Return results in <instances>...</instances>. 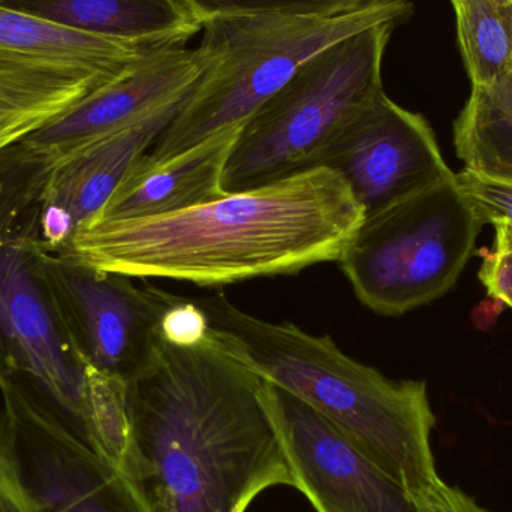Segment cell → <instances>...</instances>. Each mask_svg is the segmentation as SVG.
I'll return each instance as SVG.
<instances>
[{
	"mask_svg": "<svg viewBox=\"0 0 512 512\" xmlns=\"http://www.w3.org/2000/svg\"><path fill=\"white\" fill-rule=\"evenodd\" d=\"M129 477L152 512H246L271 487H294L267 381L215 334L156 333L129 382Z\"/></svg>",
	"mask_w": 512,
	"mask_h": 512,
	"instance_id": "6da1fadb",
	"label": "cell"
},
{
	"mask_svg": "<svg viewBox=\"0 0 512 512\" xmlns=\"http://www.w3.org/2000/svg\"><path fill=\"white\" fill-rule=\"evenodd\" d=\"M363 219L343 179L315 167L182 212L92 219L56 254L134 279L224 286L339 261Z\"/></svg>",
	"mask_w": 512,
	"mask_h": 512,
	"instance_id": "7a4b0ae2",
	"label": "cell"
},
{
	"mask_svg": "<svg viewBox=\"0 0 512 512\" xmlns=\"http://www.w3.org/2000/svg\"><path fill=\"white\" fill-rule=\"evenodd\" d=\"M216 339L264 381L294 394L345 433L408 495L438 478L426 382L393 381L330 336L249 315L215 294L195 298Z\"/></svg>",
	"mask_w": 512,
	"mask_h": 512,
	"instance_id": "3957f363",
	"label": "cell"
},
{
	"mask_svg": "<svg viewBox=\"0 0 512 512\" xmlns=\"http://www.w3.org/2000/svg\"><path fill=\"white\" fill-rule=\"evenodd\" d=\"M414 6L382 3L333 17L228 14L207 18L200 51L206 71L176 119L146 153L165 162L240 129L319 51L382 23L402 24Z\"/></svg>",
	"mask_w": 512,
	"mask_h": 512,
	"instance_id": "277c9868",
	"label": "cell"
},
{
	"mask_svg": "<svg viewBox=\"0 0 512 512\" xmlns=\"http://www.w3.org/2000/svg\"><path fill=\"white\" fill-rule=\"evenodd\" d=\"M397 26L376 24L307 60L240 129L222 191L239 194L310 170L342 120L384 90L382 62Z\"/></svg>",
	"mask_w": 512,
	"mask_h": 512,
	"instance_id": "5b68a950",
	"label": "cell"
},
{
	"mask_svg": "<svg viewBox=\"0 0 512 512\" xmlns=\"http://www.w3.org/2000/svg\"><path fill=\"white\" fill-rule=\"evenodd\" d=\"M481 228L453 174L364 216L337 262L364 306L402 315L456 283Z\"/></svg>",
	"mask_w": 512,
	"mask_h": 512,
	"instance_id": "8992f818",
	"label": "cell"
},
{
	"mask_svg": "<svg viewBox=\"0 0 512 512\" xmlns=\"http://www.w3.org/2000/svg\"><path fill=\"white\" fill-rule=\"evenodd\" d=\"M0 388L89 448L84 364L69 348L42 288L35 239L0 245Z\"/></svg>",
	"mask_w": 512,
	"mask_h": 512,
	"instance_id": "52a82bcc",
	"label": "cell"
},
{
	"mask_svg": "<svg viewBox=\"0 0 512 512\" xmlns=\"http://www.w3.org/2000/svg\"><path fill=\"white\" fill-rule=\"evenodd\" d=\"M206 71L200 48H156L77 107L30 132L3 153L12 182L41 197L51 180L108 135L188 95Z\"/></svg>",
	"mask_w": 512,
	"mask_h": 512,
	"instance_id": "ba28073f",
	"label": "cell"
},
{
	"mask_svg": "<svg viewBox=\"0 0 512 512\" xmlns=\"http://www.w3.org/2000/svg\"><path fill=\"white\" fill-rule=\"evenodd\" d=\"M35 242L42 288L75 357L131 382L149 357L171 294Z\"/></svg>",
	"mask_w": 512,
	"mask_h": 512,
	"instance_id": "9c48e42d",
	"label": "cell"
},
{
	"mask_svg": "<svg viewBox=\"0 0 512 512\" xmlns=\"http://www.w3.org/2000/svg\"><path fill=\"white\" fill-rule=\"evenodd\" d=\"M0 391V471L30 512H152L131 477Z\"/></svg>",
	"mask_w": 512,
	"mask_h": 512,
	"instance_id": "30bf717a",
	"label": "cell"
},
{
	"mask_svg": "<svg viewBox=\"0 0 512 512\" xmlns=\"http://www.w3.org/2000/svg\"><path fill=\"white\" fill-rule=\"evenodd\" d=\"M336 173L364 216L375 215L453 176L421 114L391 101L384 90L342 120L312 168Z\"/></svg>",
	"mask_w": 512,
	"mask_h": 512,
	"instance_id": "8fae6325",
	"label": "cell"
},
{
	"mask_svg": "<svg viewBox=\"0 0 512 512\" xmlns=\"http://www.w3.org/2000/svg\"><path fill=\"white\" fill-rule=\"evenodd\" d=\"M267 385L294 489L316 512H415L405 487L345 433L294 394Z\"/></svg>",
	"mask_w": 512,
	"mask_h": 512,
	"instance_id": "7c38bea8",
	"label": "cell"
},
{
	"mask_svg": "<svg viewBox=\"0 0 512 512\" xmlns=\"http://www.w3.org/2000/svg\"><path fill=\"white\" fill-rule=\"evenodd\" d=\"M240 129L216 135L170 161L150 162L141 156L92 219L152 218L224 197L222 176Z\"/></svg>",
	"mask_w": 512,
	"mask_h": 512,
	"instance_id": "4fadbf2b",
	"label": "cell"
},
{
	"mask_svg": "<svg viewBox=\"0 0 512 512\" xmlns=\"http://www.w3.org/2000/svg\"><path fill=\"white\" fill-rule=\"evenodd\" d=\"M153 50L140 42L60 26L0 5V74L71 71L117 78Z\"/></svg>",
	"mask_w": 512,
	"mask_h": 512,
	"instance_id": "5bb4252c",
	"label": "cell"
},
{
	"mask_svg": "<svg viewBox=\"0 0 512 512\" xmlns=\"http://www.w3.org/2000/svg\"><path fill=\"white\" fill-rule=\"evenodd\" d=\"M189 95L191 93L171 101L90 147L54 177L38 210L44 206L59 207L71 218L77 231L101 212L135 162L152 149L162 132L176 119Z\"/></svg>",
	"mask_w": 512,
	"mask_h": 512,
	"instance_id": "9a60e30c",
	"label": "cell"
},
{
	"mask_svg": "<svg viewBox=\"0 0 512 512\" xmlns=\"http://www.w3.org/2000/svg\"><path fill=\"white\" fill-rule=\"evenodd\" d=\"M0 5L149 48L183 45L203 29L200 18L183 0H0Z\"/></svg>",
	"mask_w": 512,
	"mask_h": 512,
	"instance_id": "2e32d148",
	"label": "cell"
},
{
	"mask_svg": "<svg viewBox=\"0 0 512 512\" xmlns=\"http://www.w3.org/2000/svg\"><path fill=\"white\" fill-rule=\"evenodd\" d=\"M454 144L468 170L512 182V63L492 83L472 86Z\"/></svg>",
	"mask_w": 512,
	"mask_h": 512,
	"instance_id": "e0dca14e",
	"label": "cell"
},
{
	"mask_svg": "<svg viewBox=\"0 0 512 512\" xmlns=\"http://www.w3.org/2000/svg\"><path fill=\"white\" fill-rule=\"evenodd\" d=\"M453 6L472 86L492 83L512 63V3L456 0Z\"/></svg>",
	"mask_w": 512,
	"mask_h": 512,
	"instance_id": "ac0fdd59",
	"label": "cell"
},
{
	"mask_svg": "<svg viewBox=\"0 0 512 512\" xmlns=\"http://www.w3.org/2000/svg\"><path fill=\"white\" fill-rule=\"evenodd\" d=\"M201 23L216 15L288 14L333 17L396 0H183Z\"/></svg>",
	"mask_w": 512,
	"mask_h": 512,
	"instance_id": "d6986e66",
	"label": "cell"
},
{
	"mask_svg": "<svg viewBox=\"0 0 512 512\" xmlns=\"http://www.w3.org/2000/svg\"><path fill=\"white\" fill-rule=\"evenodd\" d=\"M457 186L481 224L496 228L495 249L512 251V182L465 170L454 174Z\"/></svg>",
	"mask_w": 512,
	"mask_h": 512,
	"instance_id": "ffe728a7",
	"label": "cell"
},
{
	"mask_svg": "<svg viewBox=\"0 0 512 512\" xmlns=\"http://www.w3.org/2000/svg\"><path fill=\"white\" fill-rule=\"evenodd\" d=\"M415 512H492L478 505L457 487L435 478L409 495Z\"/></svg>",
	"mask_w": 512,
	"mask_h": 512,
	"instance_id": "44dd1931",
	"label": "cell"
},
{
	"mask_svg": "<svg viewBox=\"0 0 512 512\" xmlns=\"http://www.w3.org/2000/svg\"><path fill=\"white\" fill-rule=\"evenodd\" d=\"M480 279L489 295L504 301L512 309V251L495 249L487 254L480 270Z\"/></svg>",
	"mask_w": 512,
	"mask_h": 512,
	"instance_id": "7402d4cb",
	"label": "cell"
},
{
	"mask_svg": "<svg viewBox=\"0 0 512 512\" xmlns=\"http://www.w3.org/2000/svg\"><path fill=\"white\" fill-rule=\"evenodd\" d=\"M0 512H30L17 487L0 471Z\"/></svg>",
	"mask_w": 512,
	"mask_h": 512,
	"instance_id": "603a6c76",
	"label": "cell"
},
{
	"mask_svg": "<svg viewBox=\"0 0 512 512\" xmlns=\"http://www.w3.org/2000/svg\"><path fill=\"white\" fill-rule=\"evenodd\" d=\"M453 2H456V0H451V3ZM499 2L512 3V0H499Z\"/></svg>",
	"mask_w": 512,
	"mask_h": 512,
	"instance_id": "cb8c5ba5",
	"label": "cell"
}]
</instances>
